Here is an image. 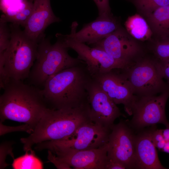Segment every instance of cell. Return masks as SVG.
Segmentation results:
<instances>
[{
  "instance_id": "1f68e13d",
  "label": "cell",
  "mask_w": 169,
  "mask_h": 169,
  "mask_svg": "<svg viewBox=\"0 0 169 169\" xmlns=\"http://www.w3.org/2000/svg\"><path fill=\"white\" fill-rule=\"evenodd\" d=\"M162 133L166 141H169V127H166L165 129H162Z\"/></svg>"
},
{
  "instance_id": "9c48e42d",
  "label": "cell",
  "mask_w": 169,
  "mask_h": 169,
  "mask_svg": "<svg viewBox=\"0 0 169 169\" xmlns=\"http://www.w3.org/2000/svg\"><path fill=\"white\" fill-rule=\"evenodd\" d=\"M169 97V87L159 95L138 97L134 106L132 123L137 128L158 123L169 127L165 114V107Z\"/></svg>"
},
{
  "instance_id": "ba28073f",
  "label": "cell",
  "mask_w": 169,
  "mask_h": 169,
  "mask_svg": "<svg viewBox=\"0 0 169 169\" xmlns=\"http://www.w3.org/2000/svg\"><path fill=\"white\" fill-rule=\"evenodd\" d=\"M56 36L66 47L77 53V58L85 63L92 77L114 69H125L127 67L126 65L115 60L104 50L79 42L70 34L57 33Z\"/></svg>"
},
{
  "instance_id": "8fae6325",
  "label": "cell",
  "mask_w": 169,
  "mask_h": 169,
  "mask_svg": "<svg viewBox=\"0 0 169 169\" xmlns=\"http://www.w3.org/2000/svg\"><path fill=\"white\" fill-rule=\"evenodd\" d=\"M136 137L124 122L114 124L107 143L108 159L120 162L126 169L136 168Z\"/></svg>"
},
{
  "instance_id": "ac0fdd59",
  "label": "cell",
  "mask_w": 169,
  "mask_h": 169,
  "mask_svg": "<svg viewBox=\"0 0 169 169\" xmlns=\"http://www.w3.org/2000/svg\"><path fill=\"white\" fill-rule=\"evenodd\" d=\"M146 17L153 33L158 38L169 37V4L157 8Z\"/></svg>"
},
{
  "instance_id": "cb8c5ba5",
  "label": "cell",
  "mask_w": 169,
  "mask_h": 169,
  "mask_svg": "<svg viewBox=\"0 0 169 169\" xmlns=\"http://www.w3.org/2000/svg\"><path fill=\"white\" fill-rule=\"evenodd\" d=\"M3 18L0 19V55H3L8 48L11 39L9 26Z\"/></svg>"
},
{
  "instance_id": "f1b7e54d",
  "label": "cell",
  "mask_w": 169,
  "mask_h": 169,
  "mask_svg": "<svg viewBox=\"0 0 169 169\" xmlns=\"http://www.w3.org/2000/svg\"><path fill=\"white\" fill-rule=\"evenodd\" d=\"M96 3L98 10L99 16L110 14V8L109 0H93Z\"/></svg>"
},
{
  "instance_id": "277c9868",
  "label": "cell",
  "mask_w": 169,
  "mask_h": 169,
  "mask_svg": "<svg viewBox=\"0 0 169 169\" xmlns=\"http://www.w3.org/2000/svg\"><path fill=\"white\" fill-rule=\"evenodd\" d=\"M68 49L58 39L52 44L50 39L44 35L38 43L36 59L28 78L30 83L36 86L43 87L52 75L84 63L70 56Z\"/></svg>"
},
{
  "instance_id": "d4e9b609",
  "label": "cell",
  "mask_w": 169,
  "mask_h": 169,
  "mask_svg": "<svg viewBox=\"0 0 169 169\" xmlns=\"http://www.w3.org/2000/svg\"><path fill=\"white\" fill-rule=\"evenodd\" d=\"M13 142H6L0 145V168L3 169L8 165L5 161L6 156L9 155L13 158L12 147Z\"/></svg>"
},
{
  "instance_id": "7c38bea8",
  "label": "cell",
  "mask_w": 169,
  "mask_h": 169,
  "mask_svg": "<svg viewBox=\"0 0 169 169\" xmlns=\"http://www.w3.org/2000/svg\"><path fill=\"white\" fill-rule=\"evenodd\" d=\"M91 45L104 50L115 60L128 67L134 62L135 57L141 51L137 42L120 27Z\"/></svg>"
},
{
  "instance_id": "4316f807",
  "label": "cell",
  "mask_w": 169,
  "mask_h": 169,
  "mask_svg": "<svg viewBox=\"0 0 169 169\" xmlns=\"http://www.w3.org/2000/svg\"><path fill=\"white\" fill-rule=\"evenodd\" d=\"M152 140L156 147L161 151L166 142L162 133V129H157L151 131Z\"/></svg>"
},
{
  "instance_id": "ffe728a7",
  "label": "cell",
  "mask_w": 169,
  "mask_h": 169,
  "mask_svg": "<svg viewBox=\"0 0 169 169\" xmlns=\"http://www.w3.org/2000/svg\"><path fill=\"white\" fill-rule=\"evenodd\" d=\"M34 0H0L1 16L7 21L24 8L32 5Z\"/></svg>"
},
{
  "instance_id": "8992f818",
  "label": "cell",
  "mask_w": 169,
  "mask_h": 169,
  "mask_svg": "<svg viewBox=\"0 0 169 169\" xmlns=\"http://www.w3.org/2000/svg\"><path fill=\"white\" fill-rule=\"evenodd\" d=\"M110 130L98 125L92 121L79 126L68 138L59 141H47L36 144L37 150L47 149L72 151L95 149L106 144Z\"/></svg>"
},
{
  "instance_id": "2e32d148",
  "label": "cell",
  "mask_w": 169,
  "mask_h": 169,
  "mask_svg": "<svg viewBox=\"0 0 169 169\" xmlns=\"http://www.w3.org/2000/svg\"><path fill=\"white\" fill-rule=\"evenodd\" d=\"M60 21L53 12L50 0H34L32 13L23 30L29 38L38 43L44 36V32L47 27Z\"/></svg>"
},
{
  "instance_id": "6da1fadb",
  "label": "cell",
  "mask_w": 169,
  "mask_h": 169,
  "mask_svg": "<svg viewBox=\"0 0 169 169\" xmlns=\"http://www.w3.org/2000/svg\"><path fill=\"white\" fill-rule=\"evenodd\" d=\"M92 79L85 63H82L50 77L40 93L49 108H77L89 103L88 89Z\"/></svg>"
},
{
  "instance_id": "52a82bcc",
  "label": "cell",
  "mask_w": 169,
  "mask_h": 169,
  "mask_svg": "<svg viewBox=\"0 0 169 169\" xmlns=\"http://www.w3.org/2000/svg\"><path fill=\"white\" fill-rule=\"evenodd\" d=\"M123 70L134 94L138 97L156 95L169 87L159 73L155 60H136Z\"/></svg>"
},
{
  "instance_id": "5b68a950",
  "label": "cell",
  "mask_w": 169,
  "mask_h": 169,
  "mask_svg": "<svg viewBox=\"0 0 169 169\" xmlns=\"http://www.w3.org/2000/svg\"><path fill=\"white\" fill-rule=\"evenodd\" d=\"M11 39L3 55L4 69L9 79L28 78L36 59L38 42L29 38L20 26L10 23Z\"/></svg>"
},
{
  "instance_id": "e0dca14e",
  "label": "cell",
  "mask_w": 169,
  "mask_h": 169,
  "mask_svg": "<svg viewBox=\"0 0 169 169\" xmlns=\"http://www.w3.org/2000/svg\"><path fill=\"white\" fill-rule=\"evenodd\" d=\"M156 148L151 138V131L136 137V168L167 169L161 164Z\"/></svg>"
},
{
  "instance_id": "5bb4252c",
  "label": "cell",
  "mask_w": 169,
  "mask_h": 169,
  "mask_svg": "<svg viewBox=\"0 0 169 169\" xmlns=\"http://www.w3.org/2000/svg\"><path fill=\"white\" fill-rule=\"evenodd\" d=\"M107 143L100 148L72 151H56L52 152L61 163L76 169H106L108 161Z\"/></svg>"
},
{
  "instance_id": "603a6c76",
  "label": "cell",
  "mask_w": 169,
  "mask_h": 169,
  "mask_svg": "<svg viewBox=\"0 0 169 169\" xmlns=\"http://www.w3.org/2000/svg\"><path fill=\"white\" fill-rule=\"evenodd\" d=\"M153 48L156 60L169 59V37L158 38Z\"/></svg>"
},
{
  "instance_id": "83f0119b",
  "label": "cell",
  "mask_w": 169,
  "mask_h": 169,
  "mask_svg": "<svg viewBox=\"0 0 169 169\" xmlns=\"http://www.w3.org/2000/svg\"><path fill=\"white\" fill-rule=\"evenodd\" d=\"M155 60L159 73L163 79L167 80V83L169 84V59Z\"/></svg>"
},
{
  "instance_id": "7a4b0ae2",
  "label": "cell",
  "mask_w": 169,
  "mask_h": 169,
  "mask_svg": "<svg viewBox=\"0 0 169 169\" xmlns=\"http://www.w3.org/2000/svg\"><path fill=\"white\" fill-rule=\"evenodd\" d=\"M0 97V121L24 123L33 129L49 108L40 89L10 79Z\"/></svg>"
},
{
  "instance_id": "7402d4cb",
  "label": "cell",
  "mask_w": 169,
  "mask_h": 169,
  "mask_svg": "<svg viewBox=\"0 0 169 169\" xmlns=\"http://www.w3.org/2000/svg\"><path fill=\"white\" fill-rule=\"evenodd\" d=\"M137 8L146 17L157 8L169 4V0H132Z\"/></svg>"
},
{
  "instance_id": "484cf974",
  "label": "cell",
  "mask_w": 169,
  "mask_h": 169,
  "mask_svg": "<svg viewBox=\"0 0 169 169\" xmlns=\"http://www.w3.org/2000/svg\"><path fill=\"white\" fill-rule=\"evenodd\" d=\"M2 122L0 121V136H2L6 133L15 131H25L31 134L33 129L27 124L17 126H9L3 125Z\"/></svg>"
},
{
  "instance_id": "3957f363",
  "label": "cell",
  "mask_w": 169,
  "mask_h": 169,
  "mask_svg": "<svg viewBox=\"0 0 169 169\" xmlns=\"http://www.w3.org/2000/svg\"><path fill=\"white\" fill-rule=\"evenodd\" d=\"M90 109L89 103L73 108H49L30 135L21 139L24 151H30L32 146L38 143L68 138L81 125L91 121Z\"/></svg>"
},
{
  "instance_id": "d6986e66",
  "label": "cell",
  "mask_w": 169,
  "mask_h": 169,
  "mask_svg": "<svg viewBox=\"0 0 169 169\" xmlns=\"http://www.w3.org/2000/svg\"><path fill=\"white\" fill-rule=\"evenodd\" d=\"M125 25L127 33L139 40H148L153 33L147 21L138 14L128 17Z\"/></svg>"
},
{
  "instance_id": "4fadbf2b",
  "label": "cell",
  "mask_w": 169,
  "mask_h": 169,
  "mask_svg": "<svg viewBox=\"0 0 169 169\" xmlns=\"http://www.w3.org/2000/svg\"><path fill=\"white\" fill-rule=\"evenodd\" d=\"M88 91L91 121L111 130L115 120L121 115L117 105L93 78L89 84Z\"/></svg>"
},
{
  "instance_id": "9a60e30c",
  "label": "cell",
  "mask_w": 169,
  "mask_h": 169,
  "mask_svg": "<svg viewBox=\"0 0 169 169\" xmlns=\"http://www.w3.org/2000/svg\"><path fill=\"white\" fill-rule=\"evenodd\" d=\"M78 25L76 21L72 23L69 34L77 41L90 45L100 41L120 27L117 18L111 14L99 16L95 20L85 24L77 32Z\"/></svg>"
},
{
  "instance_id": "4dcf8cb0",
  "label": "cell",
  "mask_w": 169,
  "mask_h": 169,
  "mask_svg": "<svg viewBox=\"0 0 169 169\" xmlns=\"http://www.w3.org/2000/svg\"><path fill=\"white\" fill-rule=\"evenodd\" d=\"M125 167L120 162L111 159H108L106 169H125Z\"/></svg>"
},
{
  "instance_id": "30bf717a",
  "label": "cell",
  "mask_w": 169,
  "mask_h": 169,
  "mask_svg": "<svg viewBox=\"0 0 169 169\" xmlns=\"http://www.w3.org/2000/svg\"><path fill=\"white\" fill-rule=\"evenodd\" d=\"M92 77L116 105H123L126 112L132 115L138 97L134 94L123 69H114Z\"/></svg>"
},
{
  "instance_id": "44dd1931",
  "label": "cell",
  "mask_w": 169,
  "mask_h": 169,
  "mask_svg": "<svg viewBox=\"0 0 169 169\" xmlns=\"http://www.w3.org/2000/svg\"><path fill=\"white\" fill-rule=\"evenodd\" d=\"M25 154L14 161L13 167L15 169H38L42 168L40 161L34 156V151Z\"/></svg>"
},
{
  "instance_id": "f546056e",
  "label": "cell",
  "mask_w": 169,
  "mask_h": 169,
  "mask_svg": "<svg viewBox=\"0 0 169 169\" xmlns=\"http://www.w3.org/2000/svg\"><path fill=\"white\" fill-rule=\"evenodd\" d=\"M48 159L53 163L58 169H72L71 167L65 164L61 163L56 158L55 155L51 151L48 150Z\"/></svg>"
},
{
  "instance_id": "d6a6232c",
  "label": "cell",
  "mask_w": 169,
  "mask_h": 169,
  "mask_svg": "<svg viewBox=\"0 0 169 169\" xmlns=\"http://www.w3.org/2000/svg\"><path fill=\"white\" fill-rule=\"evenodd\" d=\"M161 151L165 153H169V141H166Z\"/></svg>"
}]
</instances>
